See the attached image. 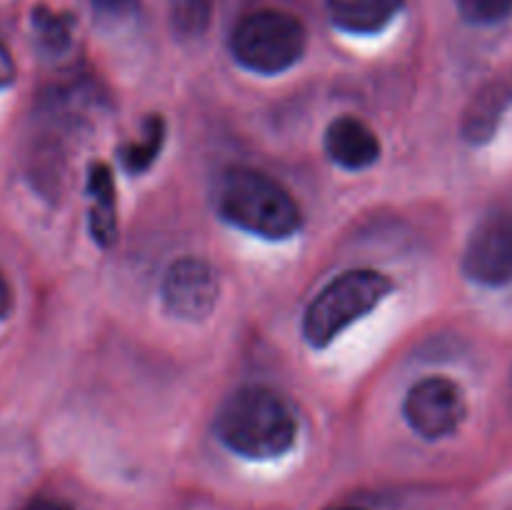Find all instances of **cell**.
Here are the masks:
<instances>
[{"instance_id":"1","label":"cell","mask_w":512,"mask_h":510,"mask_svg":"<svg viewBox=\"0 0 512 510\" xmlns=\"http://www.w3.org/2000/svg\"><path fill=\"white\" fill-rule=\"evenodd\" d=\"M215 433L225 448L243 458L270 460L293 448L298 420L275 390L250 385L220 405Z\"/></svg>"},{"instance_id":"2","label":"cell","mask_w":512,"mask_h":510,"mask_svg":"<svg viewBox=\"0 0 512 510\" xmlns=\"http://www.w3.org/2000/svg\"><path fill=\"white\" fill-rule=\"evenodd\" d=\"M218 213L235 228L268 240L290 238L303 225L293 195L255 168L225 170L215 195Z\"/></svg>"},{"instance_id":"3","label":"cell","mask_w":512,"mask_h":510,"mask_svg":"<svg viewBox=\"0 0 512 510\" xmlns=\"http://www.w3.org/2000/svg\"><path fill=\"white\" fill-rule=\"evenodd\" d=\"M390 290L393 283L375 270H350L335 278L305 310L303 333L308 343L315 348L330 345L355 320L383 303Z\"/></svg>"},{"instance_id":"4","label":"cell","mask_w":512,"mask_h":510,"mask_svg":"<svg viewBox=\"0 0 512 510\" xmlns=\"http://www.w3.org/2000/svg\"><path fill=\"white\" fill-rule=\"evenodd\" d=\"M308 33L298 18L280 10H258L230 33V53L243 68L263 75L293 68L305 53Z\"/></svg>"},{"instance_id":"5","label":"cell","mask_w":512,"mask_h":510,"mask_svg":"<svg viewBox=\"0 0 512 510\" xmlns=\"http://www.w3.org/2000/svg\"><path fill=\"white\" fill-rule=\"evenodd\" d=\"M468 405L458 383L448 378H425L413 385L405 398V418L410 428L428 440L455 433L465 420Z\"/></svg>"},{"instance_id":"6","label":"cell","mask_w":512,"mask_h":510,"mask_svg":"<svg viewBox=\"0 0 512 510\" xmlns=\"http://www.w3.org/2000/svg\"><path fill=\"white\" fill-rule=\"evenodd\" d=\"M470 280L488 288L512 283V213L490 215L470 235L463 255Z\"/></svg>"},{"instance_id":"7","label":"cell","mask_w":512,"mask_h":510,"mask_svg":"<svg viewBox=\"0 0 512 510\" xmlns=\"http://www.w3.org/2000/svg\"><path fill=\"white\" fill-rule=\"evenodd\" d=\"M218 275L205 260H175L163 278V300L178 318L198 320L213 310L218 300Z\"/></svg>"},{"instance_id":"8","label":"cell","mask_w":512,"mask_h":510,"mask_svg":"<svg viewBox=\"0 0 512 510\" xmlns=\"http://www.w3.org/2000/svg\"><path fill=\"white\" fill-rule=\"evenodd\" d=\"M325 150L340 168L363 170L380 158V140L363 120L343 115L330 123L325 133Z\"/></svg>"},{"instance_id":"9","label":"cell","mask_w":512,"mask_h":510,"mask_svg":"<svg viewBox=\"0 0 512 510\" xmlns=\"http://www.w3.org/2000/svg\"><path fill=\"white\" fill-rule=\"evenodd\" d=\"M405 0H328L333 25L345 33L370 35L383 30L400 13Z\"/></svg>"},{"instance_id":"10","label":"cell","mask_w":512,"mask_h":510,"mask_svg":"<svg viewBox=\"0 0 512 510\" xmlns=\"http://www.w3.org/2000/svg\"><path fill=\"white\" fill-rule=\"evenodd\" d=\"M90 195V233L95 243L110 248L118 240V215H115V188L113 175L105 163L90 165L88 175Z\"/></svg>"},{"instance_id":"11","label":"cell","mask_w":512,"mask_h":510,"mask_svg":"<svg viewBox=\"0 0 512 510\" xmlns=\"http://www.w3.org/2000/svg\"><path fill=\"white\" fill-rule=\"evenodd\" d=\"M163 138V118H160V115H150L148 123H145L143 128V135H140L138 140H133V143L123 145V150H120V160H123L125 170H128V173H143V170H148V165L158 158Z\"/></svg>"},{"instance_id":"12","label":"cell","mask_w":512,"mask_h":510,"mask_svg":"<svg viewBox=\"0 0 512 510\" xmlns=\"http://www.w3.org/2000/svg\"><path fill=\"white\" fill-rule=\"evenodd\" d=\"M503 93L498 90H488V93H480V98L473 103V110L465 118V133L470 140H488L490 133L495 130V123L500 118V110H503Z\"/></svg>"},{"instance_id":"13","label":"cell","mask_w":512,"mask_h":510,"mask_svg":"<svg viewBox=\"0 0 512 510\" xmlns=\"http://www.w3.org/2000/svg\"><path fill=\"white\" fill-rule=\"evenodd\" d=\"M213 0H173V25L180 35H200L210 23Z\"/></svg>"},{"instance_id":"14","label":"cell","mask_w":512,"mask_h":510,"mask_svg":"<svg viewBox=\"0 0 512 510\" xmlns=\"http://www.w3.org/2000/svg\"><path fill=\"white\" fill-rule=\"evenodd\" d=\"M465 20L478 25L498 23L512 13V0H458Z\"/></svg>"},{"instance_id":"15","label":"cell","mask_w":512,"mask_h":510,"mask_svg":"<svg viewBox=\"0 0 512 510\" xmlns=\"http://www.w3.org/2000/svg\"><path fill=\"white\" fill-rule=\"evenodd\" d=\"M15 80V63H13V55L8 53L3 43H0V90L10 88Z\"/></svg>"},{"instance_id":"16","label":"cell","mask_w":512,"mask_h":510,"mask_svg":"<svg viewBox=\"0 0 512 510\" xmlns=\"http://www.w3.org/2000/svg\"><path fill=\"white\" fill-rule=\"evenodd\" d=\"M133 3L135 0H93V5L100 10V13H110V15L125 13V10L133 8Z\"/></svg>"},{"instance_id":"17","label":"cell","mask_w":512,"mask_h":510,"mask_svg":"<svg viewBox=\"0 0 512 510\" xmlns=\"http://www.w3.org/2000/svg\"><path fill=\"white\" fill-rule=\"evenodd\" d=\"M20 510H73L68 503L63 500H55V498H35L30 500L28 505H23Z\"/></svg>"},{"instance_id":"18","label":"cell","mask_w":512,"mask_h":510,"mask_svg":"<svg viewBox=\"0 0 512 510\" xmlns=\"http://www.w3.org/2000/svg\"><path fill=\"white\" fill-rule=\"evenodd\" d=\"M10 308H13V293H10L8 280L0 273V318H5L10 313Z\"/></svg>"},{"instance_id":"19","label":"cell","mask_w":512,"mask_h":510,"mask_svg":"<svg viewBox=\"0 0 512 510\" xmlns=\"http://www.w3.org/2000/svg\"><path fill=\"white\" fill-rule=\"evenodd\" d=\"M338 510H363V508H338Z\"/></svg>"}]
</instances>
